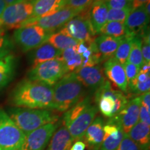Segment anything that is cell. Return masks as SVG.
I'll return each instance as SVG.
<instances>
[{
    "mask_svg": "<svg viewBox=\"0 0 150 150\" xmlns=\"http://www.w3.org/2000/svg\"><path fill=\"white\" fill-rule=\"evenodd\" d=\"M99 150H100V149H99Z\"/></svg>",
    "mask_w": 150,
    "mask_h": 150,
    "instance_id": "obj_50",
    "label": "cell"
},
{
    "mask_svg": "<svg viewBox=\"0 0 150 150\" xmlns=\"http://www.w3.org/2000/svg\"><path fill=\"white\" fill-rule=\"evenodd\" d=\"M123 38H114L101 34L94 38V43L103 60L113 56Z\"/></svg>",
    "mask_w": 150,
    "mask_h": 150,
    "instance_id": "obj_21",
    "label": "cell"
},
{
    "mask_svg": "<svg viewBox=\"0 0 150 150\" xmlns=\"http://www.w3.org/2000/svg\"><path fill=\"white\" fill-rule=\"evenodd\" d=\"M108 9H124L132 7V3L127 0H102Z\"/></svg>",
    "mask_w": 150,
    "mask_h": 150,
    "instance_id": "obj_37",
    "label": "cell"
},
{
    "mask_svg": "<svg viewBox=\"0 0 150 150\" xmlns=\"http://www.w3.org/2000/svg\"><path fill=\"white\" fill-rule=\"evenodd\" d=\"M72 143L68 129L63 125L56 129L46 150H69Z\"/></svg>",
    "mask_w": 150,
    "mask_h": 150,
    "instance_id": "obj_25",
    "label": "cell"
},
{
    "mask_svg": "<svg viewBox=\"0 0 150 150\" xmlns=\"http://www.w3.org/2000/svg\"><path fill=\"white\" fill-rule=\"evenodd\" d=\"M139 121L150 125V110L140 105V113H139Z\"/></svg>",
    "mask_w": 150,
    "mask_h": 150,
    "instance_id": "obj_39",
    "label": "cell"
},
{
    "mask_svg": "<svg viewBox=\"0 0 150 150\" xmlns=\"http://www.w3.org/2000/svg\"><path fill=\"white\" fill-rule=\"evenodd\" d=\"M66 0H34L31 18H42L55 13L64 8Z\"/></svg>",
    "mask_w": 150,
    "mask_h": 150,
    "instance_id": "obj_20",
    "label": "cell"
},
{
    "mask_svg": "<svg viewBox=\"0 0 150 150\" xmlns=\"http://www.w3.org/2000/svg\"><path fill=\"white\" fill-rule=\"evenodd\" d=\"M0 150H5V149H1V148H0Z\"/></svg>",
    "mask_w": 150,
    "mask_h": 150,
    "instance_id": "obj_49",
    "label": "cell"
},
{
    "mask_svg": "<svg viewBox=\"0 0 150 150\" xmlns=\"http://www.w3.org/2000/svg\"><path fill=\"white\" fill-rule=\"evenodd\" d=\"M82 62H83L82 56L77 53L74 56H73L72 57H71L70 59L63 62V63H64L67 73H69L74 72V70H76V69L81 66Z\"/></svg>",
    "mask_w": 150,
    "mask_h": 150,
    "instance_id": "obj_35",
    "label": "cell"
},
{
    "mask_svg": "<svg viewBox=\"0 0 150 150\" xmlns=\"http://www.w3.org/2000/svg\"><path fill=\"white\" fill-rule=\"evenodd\" d=\"M140 72H142L145 74H149L150 72V63H143L141 67L140 68Z\"/></svg>",
    "mask_w": 150,
    "mask_h": 150,
    "instance_id": "obj_44",
    "label": "cell"
},
{
    "mask_svg": "<svg viewBox=\"0 0 150 150\" xmlns=\"http://www.w3.org/2000/svg\"><path fill=\"white\" fill-rule=\"evenodd\" d=\"M47 42L61 51L70 47H76L79 42V41L70 37L61 31L52 33L49 36Z\"/></svg>",
    "mask_w": 150,
    "mask_h": 150,
    "instance_id": "obj_26",
    "label": "cell"
},
{
    "mask_svg": "<svg viewBox=\"0 0 150 150\" xmlns=\"http://www.w3.org/2000/svg\"><path fill=\"white\" fill-rule=\"evenodd\" d=\"M95 100L98 110L108 118L117 115L128 102L124 93L112 88L110 82L106 80L95 91Z\"/></svg>",
    "mask_w": 150,
    "mask_h": 150,
    "instance_id": "obj_4",
    "label": "cell"
},
{
    "mask_svg": "<svg viewBox=\"0 0 150 150\" xmlns=\"http://www.w3.org/2000/svg\"><path fill=\"white\" fill-rule=\"evenodd\" d=\"M7 114L25 136L43 125L57 122L59 120V116L47 109L13 107L9 108Z\"/></svg>",
    "mask_w": 150,
    "mask_h": 150,
    "instance_id": "obj_3",
    "label": "cell"
},
{
    "mask_svg": "<svg viewBox=\"0 0 150 150\" xmlns=\"http://www.w3.org/2000/svg\"><path fill=\"white\" fill-rule=\"evenodd\" d=\"M142 38L140 35H136L133 38L131 42V47L127 62L132 63L138 67H141L143 64V59L141 51Z\"/></svg>",
    "mask_w": 150,
    "mask_h": 150,
    "instance_id": "obj_28",
    "label": "cell"
},
{
    "mask_svg": "<svg viewBox=\"0 0 150 150\" xmlns=\"http://www.w3.org/2000/svg\"><path fill=\"white\" fill-rule=\"evenodd\" d=\"M61 52L47 42L43 43L38 47L32 50L30 54V59L32 63V67L50 60L59 59Z\"/></svg>",
    "mask_w": 150,
    "mask_h": 150,
    "instance_id": "obj_22",
    "label": "cell"
},
{
    "mask_svg": "<svg viewBox=\"0 0 150 150\" xmlns=\"http://www.w3.org/2000/svg\"><path fill=\"white\" fill-rule=\"evenodd\" d=\"M25 135L16 126L4 110L0 108V148L20 150Z\"/></svg>",
    "mask_w": 150,
    "mask_h": 150,
    "instance_id": "obj_8",
    "label": "cell"
},
{
    "mask_svg": "<svg viewBox=\"0 0 150 150\" xmlns=\"http://www.w3.org/2000/svg\"><path fill=\"white\" fill-rule=\"evenodd\" d=\"M133 38L134 37L129 36V35L124 37L113 56H112L116 61L123 65L127 63V60H128Z\"/></svg>",
    "mask_w": 150,
    "mask_h": 150,
    "instance_id": "obj_30",
    "label": "cell"
},
{
    "mask_svg": "<svg viewBox=\"0 0 150 150\" xmlns=\"http://www.w3.org/2000/svg\"><path fill=\"white\" fill-rule=\"evenodd\" d=\"M6 6V4L5 1L4 0H0V17H1V14L3 13Z\"/></svg>",
    "mask_w": 150,
    "mask_h": 150,
    "instance_id": "obj_45",
    "label": "cell"
},
{
    "mask_svg": "<svg viewBox=\"0 0 150 150\" xmlns=\"http://www.w3.org/2000/svg\"><path fill=\"white\" fill-rule=\"evenodd\" d=\"M141 51L143 63H150V41L149 31L141 35Z\"/></svg>",
    "mask_w": 150,
    "mask_h": 150,
    "instance_id": "obj_34",
    "label": "cell"
},
{
    "mask_svg": "<svg viewBox=\"0 0 150 150\" xmlns=\"http://www.w3.org/2000/svg\"><path fill=\"white\" fill-rule=\"evenodd\" d=\"M149 1V0H134L132 1V8H136L138 7L142 6L145 5L146 3Z\"/></svg>",
    "mask_w": 150,
    "mask_h": 150,
    "instance_id": "obj_43",
    "label": "cell"
},
{
    "mask_svg": "<svg viewBox=\"0 0 150 150\" xmlns=\"http://www.w3.org/2000/svg\"><path fill=\"white\" fill-rule=\"evenodd\" d=\"M149 22V16L145 12L144 5L133 8L125 21L127 35L131 37L140 35L147 32Z\"/></svg>",
    "mask_w": 150,
    "mask_h": 150,
    "instance_id": "obj_15",
    "label": "cell"
},
{
    "mask_svg": "<svg viewBox=\"0 0 150 150\" xmlns=\"http://www.w3.org/2000/svg\"><path fill=\"white\" fill-rule=\"evenodd\" d=\"M149 6H150V1H148L147 3H146L145 5H144V8H145V12L147 13L148 16H150V10H149Z\"/></svg>",
    "mask_w": 150,
    "mask_h": 150,
    "instance_id": "obj_46",
    "label": "cell"
},
{
    "mask_svg": "<svg viewBox=\"0 0 150 150\" xmlns=\"http://www.w3.org/2000/svg\"><path fill=\"white\" fill-rule=\"evenodd\" d=\"M73 72L82 85L92 91H96L106 81L103 68L100 65L80 67Z\"/></svg>",
    "mask_w": 150,
    "mask_h": 150,
    "instance_id": "obj_14",
    "label": "cell"
},
{
    "mask_svg": "<svg viewBox=\"0 0 150 150\" xmlns=\"http://www.w3.org/2000/svg\"><path fill=\"white\" fill-rule=\"evenodd\" d=\"M142 150H149L150 127L149 125L138 121L127 135Z\"/></svg>",
    "mask_w": 150,
    "mask_h": 150,
    "instance_id": "obj_24",
    "label": "cell"
},
{
    "mask_svg": "<svg viewBox=\"0 0 150 150\" xmlns=\"http://www.w3.org/2000/svg\"><path fill=\"white\" fill-rule=\"evenodd\" d=\"M90 44H87V43L84 42H79L77 46L76 47V52L80 55L83 54L86 51H87V50L89 47Z\"/></svg>",
    "mask_w": 150,
    "mask_h": 150,
    "instance_id": "obj_41",
    "label": "cell"
},
{
    "mask_svg": "<svg viewBox=\"0 0 150 150\" xmlns=\"http://www.w3.org/2000/svg\"><path fill=\"white\" fill-rule=\"evenodd\" d=\"M11 44L4 29H0V59L11 52Z\"/></svg>",
    "mask_w": 150,
    "mask_h": 150,
    "instance_id": "obj_36",
    "label": "cell"
},
{
    "mask_svg": "<svg viewBox=\"0 0 150 150\" xmlns=\"http://www.w3.org/2000/svg\"><path fill=\"white\" fill-rule=\"evenodd\" d=\"M16 65V57L11 52L0 59V91L13 79Z\"/></svg>",
    "mask_w": 150,
    "mask_h": 150,
    "instance_id": "obj_23",
    "label": "cell"
},
{
    "mask_svg": "<svg viewBox=\"0 0 150 150\" xmlns=\"http://www.w3.org/2000/svg\"><path fill=\"white\" fill-rule=\"evenodd\" d=\"M34 0H17L7 5L0 17V29H18L31 18Z\"/></svg>",
    "mask_w": 150,
    "mask_h": 150,
    "instance_id": "obj_5",
    "label": "cell"
},
{
    "mask_svg": "<svg viewBox=\"0 0 150 150\" xmlns=\"http://www.w3.org/2000/svg\"><path fill=\"white\" fill-rule=\"evenodd\" d=\"M52 33L38 26L28 25L16 29L13 38L22 52H28L47 42Z\"/></svg>",
    "mask_w": 150,
    "mask_h": 150,
    "instance_id": "obj_7",
    "label": "cell"
},
{
    "mask_svg": "<svg viewBox=\"0 0 150 150\" xmlns=\"http://www.w3.org/2000/svg\"><path fill=\"white\" fill-rule=\"evenodd\" d=\"M99 34L114 38H124L127 35L125 24L118 22H107L103 26Z\"/></svg>",
    "mask_w": 150,
    "mask_h": 150,
    "instance_id": "obj_29",
    "label": "cell"
},
{
    "mask_svg": "<svg viewBox=\"0 0 150 150\" xmlns=\"http://www.w3.org/2000/svg\"><path fill=\"white\" fill-rule=\"evenodd\" d=\"M116 150H142L128 136H124Z\"/></svg>",
    "mask_w": 150,
    "mask_h": 150,
    "instance_id": "obj_38",
    "label": "cell"
},
{
    "mask_svg": "<svg viewBox=\"0 0 150 150\" xmlns=\"http://www.w3.org/2000/svg\"><path fill=\"white\" fill-rule=\"evenodd\" d=\"M4 1H5L6 4L9 5V4H11L15 2V1H17V0H4Z\"/></svg>",
    "mask_w": 150,
    "mask_h": 150,
    "instance_id": "obj_47",
    "label": "cell"
},
{
    "mask_svg": "<svg viewBox=\"0 0 150 150\" xmlns=\"http://www.w3.org/2000/svg\"><path fill=\"white\" fill-rule=\"evenodd\" d=\"M125 74H126L127 83H128V88L132 85L134 83V81L136 79L137 76L140 72V67H138L136 65H135L132 63L127 62L125 65Z\"/></svg>",
    "mask_w": 150,
    "mask_h": 150,
    "instance_id": "obj_33",
    "label": "cell"
},
{
    "mask_svg": "<svg viewBox=\"0 0 150 150\" xmlns=\"http://www.w3.org/2000/svg\"><path fill=\"white\" fill-rule=\"evenodd\" d=\"M86 145L82 140H79L76 141L73 144L72 146H71L70 150H85Z\"/></svg>",
    "mask_w": 150,
    "mask_h": 150,
    "instance_id": "obj_42",
    "label": "cell"
},
{
    "mask_svg": "<svg viewBox=\"0 0 150 150\" xmlns=\"http://www.w3.org/2000/svg\"><path fill=\"white\" fill-rule=\"evenodd\" d=\"M127 1H129V2L132 3V1H134V0H127Z\"/></svg>",
    "mask_w": 150,
    "mask_h": 150,
    "instance_id": "obj_48",
    "label": "cell"
},
{
    "mask_svg": "<svg viewBox=\"0 0 150 150\" xmlns=\"http://www.w3.org/2000/svg\"><path fill=\"white\" fill-rule=\"evenodd\" d=\"M92 99L91 96L83 97L79 102L74 105L70 109L65 112L63 116V125L67 127L79 115L84 111L91 104Z\"/></svg>",
    "mask_w": 150,
    "mask_h": 150,
    "instance_id": "obj_27",
    "label": "cell"
},
{
    "mask_svg": "<svg viewBox=\"0 0 150 150\" xmlns=\"http://www.w3.org/2000/svg\"><path fill=\"white\" fill-rule=\"evenodd\" d=\"M125 134L119 123L113 117L110 118L104 126V138L100 150H116Z\"/></svg>",
    "mask_w": 150,
    "mask_h": 150,
    "instance_id": "obj_17",
    "label": "cell"
},
{
    "mask_svg": "<svg viewBox=\"0 0 150 150\" xmlns=\"http://www.w3.org/2000/svg\"><path fill=\"white\" fill-rule=\"evenodd\" d=\"M104 121L102 117H95L86 130L83 142L88 150H99L104 138Z\"/></svg>",
    "mask_w": 150,
    "mask_h": 150,
    "instance_id": "obj_18",
    "label": "cell"
},
{
    "mask_svg": "<svg viewBox=\"0 0 150 150\" xmlns=\"http://www.w3.org/2000/svg\"><path fill=\"white\" fill-rule=\"evenodd\" d=\"M53 110L65 112L83 98L84 86L74 72H69L54 84L53 88Z\"/></svg>",
    "mask_w": 150,
    "mask_h": 150,
    "instance_id": "obj_2",
    "label": "cell"
},
{
    "mask_svg": "<svg viewBox=\"0 0 150 150\" xmlns=\"http://www.w3.org/2000/svg\"><path fill=\"white\" fill-rule=\"evenodd\" d=\"M132 9V7L124 9H108L107 22H118L125 23V21Z\"/></svg>",
    "mask_w": 150,
    "mask_h": 150,
    "instance_id": "obj_31",
    "label": "cell"
},
{
    "mask_svg": "<svg viewBox=\"0 0 150 150\" xmlns=\"http://www.w3.org/2000/svg\"><path fill=\"white\" fill-rule=\"evenodd\" d=\"M95 0H66L65 6L81 12L89 8Z\"/></svg>",
    "mask_w": 150,
    "mask_h": 150,
    "instance_id": "obj_32",
    "label": "cell"
},
{
    "mask_svg": "<svg viewBox=\"0 0 150 150\" xmlns=\"http://www.w3.org/2000/svg\"><path fill=\"white\" fill-rule=\"evenodd\" d=\"M97 112V106L91 104L67 127L73 142L82 140L86 130L93 122Z\"/></svg>",
    "mask_w": 150,
    "mask_h": 150,
    "instance_id": "obj_13",
    "label": "cell"
},
{
    "mask_svg": "<svg viewBox=\"0 0 150 150\" xmlns=\"http://www.w3.org/2000/svg\"><path fill=\"white\" fill-rule=\"evenodd\" d=\"M10 102L15 107L53 110V89L42 82L25 79L13 90Z\"/></svg>",
    "mask_w": 150,
    "mask_h": 150,
    "instance_id": "obj_1",
    "label": "cell"
},
{
    "mask_svg": "<svg viewBox=\"0 0 150 150\" xmlns=\"http://www.w3.org/2000/svg\"><path fill=\"white\" fill-rule=\"evenodd\" d=\"M88 9L71 19L60 31L79 42L91 44L94 41V35L88 19Z\"/></svg>",
    "mask_w": 150,
    "mask_h": 150,
    "instance_id": "obj_9",
    "label": "cell"
},
{
    "mask_svg": "<svg viewBox=\"0 0 150 150\" xmlns=\"http://www.w3.org/2000/svg\"><path fill=\"white\" fill-rule=\"evenodd\" d=\"M67 73L63 62L56 59L33 66L28 72L27 79L52 86Z\"/></svg>",
    "mask_w": 150,
    "mask_h": 150,
    "instance_id": "obj_6",
    "label": "cell"
},
{
    "mask_svg": "<svg viewBox=\"0 0 150 150\" xmlns=\"http://www.w3.org/2000/svg\"><path fill=\"white\" fill-rule=\"evenodd\" d=\"M104 74L112 84L122 93L128 92V83L124 65L113 57L109 58L104 63Z\"/></svg>",
    "mask_w": 150,
    "mask_h": 150,
    "instance_id": "obj_16",
    "label": "cell"
},
{
    "mask_svg": "<svg viewBox=\"0 0 150 150\" xmlns=\"http://www.w3.org/2000/svg\"><path fill=\"white\" fill-rule=\"evenodd\" d=\"M140 105V96L135 97L128 100L125 107L117 115L112 117L120 125L125 136H127L133 127L139 121Z\"/></svg>",
    "mask_w": 150,
    "mask_h": 150,
    "instance_id": "obj_12",
    "label": "cell"
},
{
    "mask_svg": "<svg viewBox=\"0 0 150 150\" xmlns=\"http://www.w3.org/2000/svg\"><path fill=\"white\" fill-rule=\"evenodd\" d=\"M141 98V105L147 108L148 110H150V93L147 92V93L142 94L140 96Z\"/></svg>",
    "mask_w": 150,
    "mask_h": 150,
    "instance_id": "obj_40",
    "label": "cell"
},
{
    "mask_svg": "<svg viewBox=\"0 0 150 150\" xmlns=\"http://www.w3.org/2000/svg\"><path fill=\"white\" fill-rule=\"evenodd\" d=\"M59 125V121L48 123L31 131L25 136L20 150H45Z\"/></svg>",
    "mask_w": 150,
    "mask_h": 150,
    "instance_id": "obj_11",
    "label": "cell"
},
{
    "mask_svg": "<svg viewBox=\"0 0 150 150\" xmlns=\"http://www.w3.org/2000/svg\"><path fill=\"white\" fill-rule=\"evenodd\" d=\"M108 11L102 0H95L88 9V19L94 35L99 34L103 26L107 22Z\"/></svg>",
    "mask_w": 150,
    "mask_h": 150,
    "instance_id": "obj_19",
    "label": "cell"
},
{
    "mask_svg": "<svg viewBox=\"0 0 150 150\" xmlns=\"http://www.w3.org/2000/svg\"><path fill=\"white\" fill-rule=\"evenodd\" d=\"M81 12L74 9L65 6L61 10L50 15V16L42 17V18H30L24 23L22 24L20 27L28 25L38 26L46 31L54 33L59 28L63 27L71 19L79 14Z\"/></svg>",
    "mask_w": 150,
    "mask_h": 150,
    "instance_id": "obj_10",
    "label": "cell"
}]
</instances>
